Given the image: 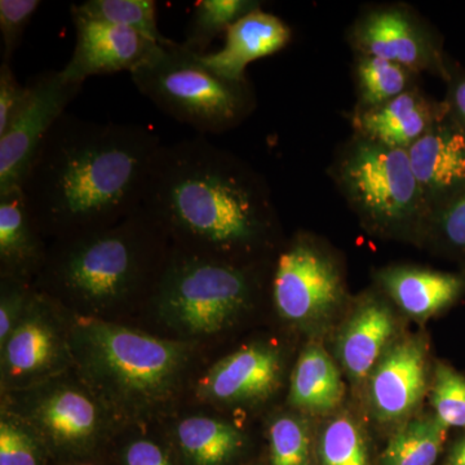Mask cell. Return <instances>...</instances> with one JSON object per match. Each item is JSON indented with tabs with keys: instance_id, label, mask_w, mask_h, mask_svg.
<instances>
[{
	"instance_id": "cell-37",
	"label": "cell",
	"mask_w": 465,
	"mask_h": 465,
	"mask_svg": "<svg viewBox=\"0 0 465 465\" xmlns=\"http://www.w3.org/2000/svg\"><path fill=\"white\" fill-rule=\"evenodd\" d=\"M449 465H465V437L459 440L450 452Z\"/></svg>"
},
{
	"instance_id": "cell-13",
	"label": "cell",
	"mask_w": 465,
	"mask_h": 465,
	"mask_svg": "<svg viewBox=\"0 0 465 465\" xmlns=\"http://www.w3.org/2000/svg\"><path fill=\"white\" fill-rule=\"evenodd\" d=\"M407 152L430 216L465 191V133L449 113Z\"/></svg>"
},
{
	"instance_id": "cell-28",
	"label": "cell",
	"mask_w": 465,
	"mask_h": 465,
	"mask_svg": "<svg viewBox=\"0 0 465 465\" xmlns=\"http://www.w3.org/2000/svg\"><path fill=\"white\" fill-rule=\"evenodd\" d=\"M322 465H370L365 434L351 415L332 418L321 436Z\"/></svg>"
},
{
	"instance_id": "cell-5",
	"label": "cell",
	"mask_w": 465,
	"mask_h": 465,
	"mask_svg": "<svg viewBox=\"0 0 465 465\" xmlns=\"http://www.w3.org/2000/svg\"><path fill=\"white\" fill-rule=\"evenodd\" d=\"M331 174L367 231L381 237L424 242L430 211L407 150L354 134L339 152Z\"/></svg>"
},
{
	"instance_id": "cell-21",
	"label": "cell",
	"mask_w": 465,
	"mask_h": 465,
	"mask_svg": "<svg viewBox=\"0 0 465 465\" xmlns=\"http://www.w3.org/2000/svg\"><path fill=\"white\" fill-rule=\"evenodd\" d=\"M41 232L21 188L0 195V258L15 281L42 265Z\"/></svg>"
},
{
	"instance_id": "cell-32",
	"label": "cell",
	"mask_w": 465,
	"mask_h": 465,
	"mask_svg": "<svg viewBox=\"0 0 465 465\" xmlns=\"http://www.w3.org/2000/svg\"><path fill=\"white\" fill-rule=\"evenodd\" d=\"M41 5L39 0H0L3 63L11 64L30 21Z\"/></svg>"
},
{
	"instance_id": "cell-20",
	"label": "cell",
	"mask_w": 465,
	"mask_h": 465,
	"mask_svg": "<svg viewBox=\"0 0 465 465\" xmlns=\"http://www.w3.org/2000/svg\"><path fill=\"white\" fill-rule=\"evenodd\" d=\"M344 391L341 371L332 358L318 342L309 344L291 376V405L309 414L326 415L341 405Z\"/></svg>"
},
{
	"instance_id": "cell-8",
	"label": "cell",
	"mask_w": 465,
	"mask_h": 465,
	"mask_svg": "<svg viewBox=\"0 0 465 465\" xmlns=\"http://www.w3.org/2000/svg\"><path fill=\"white\" fill-rule=\"evenodd\" d=\"M272 286L280 316L307 329L329 322L347 298L341 265L309 235L280 253Z\"/></svg>"
},
{
	"instance_id": "cell-3",
	"label": "cell",
	"mask_w": 465,
	"mask_h": 465,
	"mask_svg": "<svg viewBox=\"0 0 465 465\" xmlns=\"http://www.w3.org/2000/svg\"><path fill=\"white\" fill-rule=\"evenodd\" d=\"M74 348L92 384L125 411L150 409L171 396L188 360L183 342L94 318L78 320Z\"/></svg>"
},
{
	"instance_id": "cell-31",
	"label": "cell",
	"mask_w": 465,
	"mask_h": 465,
	"mask_svg": "<svg viewBox=\"0 0 465 465\" xmlns=\"http://www.w3.org/2000/svg\"><path fill=\"white\" fill-rule=\"evenodd\" d=\"M424 242L465 260V191L430 216Z\"/></svg>"
},
{
	"instance_id": "cell-18",
	"label": "cell",
	"mask_w": 465,
	"mask_h": 465,
	"mask_svg": "<svg viewBox=\"0 0 465 465\" xmlns=\"http://www.w3.org/2000/svg\"><path fill=\"white\" fill-rule=\"evenodd\" d=\"M376 280L403 313L418 321L436 316L454 304L465 289L460 275L416 266L381 269Z\"/></svg>"
},
{
	"instance_id": "cell-26",
	"label": "cell",
	"mask_w": 465,
	"mask_h": 465,
	"mask_svg": "<svg viewBox=\"0 0 465 465\" xmlns=\"http://www.w3.org/2000/svg\"><path fill=\"white\" fill-rule=\"evenodd\" d=\"M259 8L262 2L256 0H201L195 5L182 43L188 50L204 54L220 34Z\"/></svg>"
},
{
	"instance_id": "cell-24",
	"label": "cell",
	"mask_w": 465,
	"mask_h": 465,
	"mask_svg": "<svg viewBox=\"0 0 465 465\" xmlns=\"http://www.w3.org/2000/svg\"><path fill=\"white\" fill-rule=\"evenodd\" d=\"M354 76L357 84L356 110H366L382 105L418 87L419 74L384 58L356 54Z\"/></svg>"
},
{
	"instance_id": "cell-17",
	"label": "cell",
	"mask_w": 465,
	"mask_h": 465,
	"mask_svg": "<svg viewBox=\"0 0 465 465\" xmlns=\"http://www.w3.org/2000/svg\"><path fill=\"white\" fill-rule=\"evenodd\" d=\"M291 36L287 24L259 8L226 30L222 50L201 54V58L217 75L242 84L247 82L246 69L251 63L282 51Z\"/></svg>"
},
{
	"instance_id": "cell-4",
	"label": "cell",
	"mask_w": 465,
	"mask_h": 465,
	"mask_svg": "<svg viewBox=\"0 0 465 465\" xmlns=\"http://www.w3.org/2000/svg\"><path fill=\"white\" fill-rule=\"evenodd\" d=\"M164 235L163 226L143 206L118 224L65 238L48 262V278L74 299L118 302L148 277Z\"/></svg>"
},
{
	"instance_id": "cell-2",
	"label": "cell",
	"mask_w": 465,
	"mask_h": 465,
	"mask_svg": "<svg viewBox=\"0 0 465 465\" xmlns=\"http://www.w3.org/2000/svg\"><path fill=\"white\" fill-rule=\"evenodd\" d=\"M143 206L186 252L232 264V255L258 249L275 228L262 174L202 134L159 148Z\"/></svg>"
},
{
	"instance_id": "cell-35",
	"label": "cell",
	"mask_w": 465,
	"mask_h": 465,
	"mask_svg": "<svg viewBox=\"0 0 465 465\" xmlns=\"http://www.w3.org/2000/svg\"><path fill=\"white\" fill-rule=\"evenodd\" d=\"M445 82L448 84V94H446L445 103L448 105L449 116L465 133L464 70L449 61L448 76H446Z\"/></svg>"
},
{
	"instance_id": "cell-11",
	"label": "cell",
	"mask_w": 465,
	"mask_h": 465,
	"mask_svg": "<svg viewBox=\"0 0 465 465\" xmlns=\"http://www.w3.org/2000/svg\"><path fill=\"white\" fill-rule=\"evenodd\" d=\"M427 347L419 336L396 339L367 379V401L376 420H406L428 387Z\"/></svg>"
},
{
	"instance_id": "cell-34",
	"label": "cell",
	"mask_w": 465,
	"mask_h": 465,
	"mask_svg": "<svg viewBox=\"0 0 465 465\" xmlns=\"http://www.w3.org/2000/svg\"><path fill=\"white\" fill-rule=\"evenodd\" d=\"M27 85L17 81L11 64L0 65V134L7 131L9 124L16 118L20 110L25 105Z\"/></svg>"
},
{
	"instance_id": "cell-12",
	"label": "cell",
	"mask_w": 465,
	"mask_h": 465,
	"mask_svg": "<svg viewBox=\"0 0 465 465\" xmlns=\"http://www.w3.org/2000/svg\"><path fill=\"white\" fill-rule=\"evenodd\" d=\"M75 27V45L72 57L61 74L75 84H84L94 75L133 73L142 65L159 43L127 27L113 25L70 14Z\"/></svg>"
},
{
	"instance_id": "cell-22",
	"label": "cell",
	"mask_w": 465,
	"mask_h": 465,
	"mask_svg": "<svg viewBox=\"0 0 465 465\" xmlns=\"http://www.w3.org/2000/svg\"><path fill=\"white\" fill-rule=\"evenodd\" d=\"M5 371L15 379L47 372L57 362L60 341L54 327L41 317L21 321L3 345Z\"/></svg>"
},
{
	"instance_id": "cell-27",
	"label": "cell",
	"mask_w": 465,
	"mask_h": 465,
	"mask_svg": "<svg viewBox=\"0 0 465 465\" xmlns=\"http://www.w3.org/2000/svg\"><path fill=\"white\" fill-rule=\"evenodd\" d=\"M70 14L133 29L159 45L168 41L159 32L154 0H87L73 5Z\"/></svg>"
},
{
	"instance_id": "cell-23",
	"label": "cell",
	"mask_w": 465,
	"mask_h": 465,
	"mask_svg": "<svg viewBox=\"0 0 465 465\" xmlns=\"http://www.w3.org/2000/svg\"><path fill=\"white\" fill-rule=\"evenodd\" d=\"M176 436L183 455L193 465H224L243 443L237 428L206 416L185 419L177 425Z\"/></svg>"
},
{
	"instance_id": "cell-6",
	"label": "cell",
	"mask_w": 465,
	"mask_h": 465,
	"mask_svg": "<svg viewBox=\"0 0 465 465\" xmlns=\"http://www.w3.org/2000/svg\"><path fill=\"white\" fill-rule=\"evenodd\" d=\"M130 75L161 112L202 136L232 130L255 108L249 82L226 81L204 65L201 54L171 39Z\"/></svg>"
},
{
	"instance_id": "cell-25",
	"label": "cell",
	"mask_w": 465,
	"mask_h": 465,
	"mask_svg": "<svg viewBox=\"0 0 465 465\" xmlns=\"http://www.w3.org/2000/svg\"><path fill=\"white\" fill-rule=\"evenodd\" d=\"M448 428L434 415L406 421L391 437L381 458V465H434Z\"/></svg>"
},
{
	"instance_id": "cell-15",
	"label": "cell",
	"mask_w": 465,
	"mask_h": 465,
	"mask_svg": "<svg viewBox=\"0 0 465 465\" xmlns=\"http://www.w3.org/2000/svg\"><path fill=\"white\" fill-rule=\"evenodd\" d=\"M282 362L277 349L252 344L216 363L200 382L204 399L225 403L255 402L277 391Z\"/></svg>"
},
{
	"instance_id": "cell-36",
	"label": "cell",
	"mask_w": 465,
	"mask_h": 465,
	"mask_svg": "<svg viewBox=\"0 0 465 465\" xmlns=\"http://www.w3.org/2000/svg\"><path fill=\"white\" fill-rule=\"evenodd\" d=\"M125 465H173L163 450L150 442L140 440L128 446L124 452Z\"/></svg>"
},
{
	"instance_id": "cell-30",
	"label": "cell",
	"mask_w": 465,
	"mask_h": 465,
	"mask_svg": "<svg viewBox=\"0 0 465 465\" xmlns=\"http://www.w3.org/2000/svg\"><path fill=\"white\" fill-rule=\"evenodd\" d=\"M430 405L443 427L465 428V378L446 363L434 370Z\"/></svg>"
},
{
	"instance_id": "cell-29",
	"label": "cell",
	"mask_w": 465,
	"mask_h": 465,
	"mask_svg": "<svg viewBox=\"0 0 465 465\" xmlns=\"http://www.w3.org/2000/svg\"><path fill=\"white\" fill-rule=\"evenodd\" d=\"M272 465H312L313 439L307 421L283 415L269 428Z\"/></svg>"
},
{
	"instance_id": "cell-7",
	"label": "cell",
	"mask_w": 465,
	"mask_h": 465,
	"mask_svg": "<svg viewBox=\"0 0 465 465\" xmlns=\"http://www.w3.org/2000/svg\"><path fill=\"white\" fill-rule=\"evenodd\" d=\"M159 311L189 333H213L249 307L253 282L249 269L179 250L158 281Z\"/></svg>"
},
{
	"instance_id": "cell-19",
	"label": "cell",
	"mask_w": 465,
	"mask_h": 465,
	"mask_svg": "<svg viewBox=\"0 0 465 465\" xmlns=\"http://www.w3.org/2000/svg\"><path fill=\"white\" fill-rule=\"evenodd\" d=\"M34 421L57 445L81 446L96 436L100 415L82 391L57 388L35 406Z\"/></svg>"
},
{
	"instance_id": "cell-1",
	"label": "cell",
	"mask_w": 465,
	"mask_h": 465,
	"mask_svg": "<svg viewBox=\"0 0 465 465\" xmlns=\"http://www.w3.org/2000/svg\"><path fill=\"white\" fill-rule=\"evenodd\" d=\"M161 139L149 127L65 113L21 183L34 223L65 238L100 231L143 207Z\"/></svg>"
},
{
	"instance_id": "cell-10",
	"label": "cell",
	"mask_w": 465,
	"mask_h": 465,
	"mask_svg": "<svg viewBox=\"0 0 465 465\" xmlns=\"http://www.w3.org/2000/svg\"><path fill=\"white\" fill-rule=\"evenodd\" d=\"M82 87L60 70L43 72L29 82L25 105L0 134V195L21 188L42 143Z\"/></svg>"
},
{
	"instance_id": "cell-14",
	"label": "cell",
	"mask_w": 465,
	"mask_h": 465,
	"mask_svg": "<svg viewBox=\"0 0 465 465\" xmlns=\"http://www.w3.org/2000/svg\"><path fill=\"white\" fill-rule=\"evenodd\" d=\"M448 115L445 100L430 99L419 87L366 110H354V134L390 148L409 150Z\"/></svg>"
},
{
	"instance_id": "cell-33",
	"label": "cell",
	"mask_w": 465,
	"mask_h": 465,
	"mask_svg": "<svg viewBox=\"0 0 465 465\" xmlns=\"http://www.w3.org/2000/svg\"><path fill=\"white\" fill-rule=\"evenodd\" d=\"M38 448L26 430L3 419L0 423V465H39Z\"/></svg>"
},
{
	"instance_id": "cell-16",
	"label": "cell",
	"mask_w": 465,
	"mask_h": 465,
	"mask_svg": "<svg viewBox=\"0 0 465 465\" xmlns=\"http://www.w3.org/2000/svg\"><path fill=\"white\" fill-rule=\"evenodd\" d=\"M396 317L374 293L360 300L336 341L339 362L356 384L369 379L382 354L396 341Z\"/></svg>"
},
{
	"instance_id": "cell-9",
	"label": "cell",
	"mask_w": 465,
	"mask_h": 465,
	"mask_svg": "<svg viewBox=\"0 0 465 465\" xmlns=\"http://www.w3.org/2000/svg\"><path fill=\"white\" fill-rule=\"evenodd\" d=\"M356 54L384 58L416 74L432 73L445 81L449 58L440 38L406 5H387L369 9L357 18L349 32Z\"/></svg>"
}]
</instances>
